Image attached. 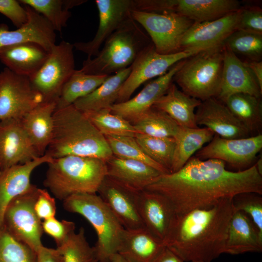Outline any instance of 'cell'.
I'll use <instances>...</instances> for the list:
<instances>
[{
    "mask_svg": "<svg viewBox=\"0 0 262 262\" xmlns=\"http://www.w3.org/2000/svg\"><path fill=\"white\" fill-rule=\"evenodd\" d=\"M145 189L164 196L175 214L180 215L210 207L240 193L262 195V175L255 164L232 171L226 169L221 160H202L193 156L180 170L160 175Z\"/></svg>",
    "mask_w": 262,
    "mask_h": 262,
    "instance_id": "6da1fadb",
    "label": "cell"
},
{
    "mask_svg": "<svg viewBox=\"0 0 262 262\" xmlns=\"http://www.w3.org/2000/svg\"><path fill=\"white\" fill-rule=\"evenodd\" d=\"M234 212L229 197L207 208L175 214L164 245L184 262H211L224 253Z\"/></svg>",
    "mask_w": 262,
    "mask_h": 262,
    "instance_id": "7a4b0ae2",
    "label": "cell"
},
{
    "mask_svg": "<svg viewBox=\"0 0 262 262\" xmlns=\"http://www.w3.org/2000/svg\"><path fill=\"white\" fill-rule=\"evenodd\" d=\"M53 122L52 138L45 152L51 158L78 156L107 161L113 156L105 136L73 104L55 109Z\"/></svg>",
    "mask_w": 262,
    "mask_h": 262,
    "instance_id": "3957f363",
    "label": "cell"
},
{
    "mask_svg": "<svg viewBox=\"0 0 262 262\" xmlns=\"http://www.w3.org/2000/svg\"><path fill=\"white\" fill-rule=\"evenodd\" d=\"M44 185L64 200L78 194H95L107 176L106 161L97 158L67 156L47 164Z\"/></svg>",
    "mask_w": 262,
    "mask_h": 262,
    "instance_id": "277c9868",
    "label": "cell"
},
{
    "mask_svg": "<svg viewBox=\"0 0 262 262\" xmlns=\"http://www.w3.org/2000/svg\"><path fill=\"white\" fill-rule=\"evenodd\" d=\"M152 42L132 17L113 33L94 58H87L80 69L85 73L110 76L130 67Z\"/></svg>",
    "mask_w": 262,
    "mask_h": 262,
    "instance_id": "5b68a950",
    "label": "cell"
},
{
    "mask_svg": "<svg viewBox=\"0 0 262 262\" xmlns=\"http://www.w3.org/2000/svg\"><path fill=\"white\" fill-rule=\"evenodd\" d=\"M63 201L65 210L84 217L94 228L97 241L94 246L98 262H110L117 253L124 227L97 194L71 195Z\"/></svg>",
    "mask_w": 262,
    "mask_h": 262,
    "instance_id": "8992f818",
    "label": "cell"
},
{
    "mask_svg": "<svg viewBox=\"0 0 262 262\" xmlns=\"http://www.w3.org/2000/svg\"><path fill=\"white\" fill-rule=\"evenodd\" d=\"M224 50L223 45L185 59L173 81L186 94L201 101L217 98L221 83Z\"/></svg>",
    "mask_w": 262,
    "mask_h": 262,
    "instance_id": "52a82bcc",
    "label": "cell"
},
{
    "mask_svg": "<svg viewBox=\"0 0 262 262\" xmlns=\"http://www.w3.org/2000/svg\"><path fill=\"white\" fill-rule=\"evenodd\" d=\"M38 191V188L33 184L29 190L13 198L7 205L3 219V228L36 252L43 246L42 222L34 209Z\"/></svg>",
    "mask_w": 262,
    "mask_h": 262,
    "instance_id": "ba28073f",
    "label": "cell"
},
{
    "mask_svg": "<svg viewBox=\"0 0 262 262\" xmlns=\"http://www.w3.org/2000/svg\"><path fill=\"white\" fill-rule=\"evenodd\" d=\"M74 46L63 41L56 44L39 70L29 77L43 101H56L62 88L76 70Z\"/></svg>",
    "mask_w": 262,
    "mask_h": 262,
    "instance_id": "9c48e42d",
    "label": "cell"
},
{
    "mask_svg": "<svg viewBox=\"0 0 262 262\" xmlns=\"http://www.w3.org/2000/svg\"><path fill=\"white\" fill-rule=\"evenodd\" d=\"M131 14L132 18L146 31L156 52L164 55L180 52L181 38L194 23L175 13L132 10Z\"/></svg>",
    "mask_w": 262,
    "mask_h": 262,
    "instance_id": "30bf717a",
    "label": "cell"
},
{
    "mask_svg": "<svg viewBox=\"0 0 262 262\" xmlns=\"http://www.w3.org/2000/svg\"><path fill=\"white\" fill-rule=\"evenodd\" d=\"M262 149V134L242 138H224L214 134L195 156L202 160H219L242 171L255 164Z\"/></svg>",
    "mask_w": 262,
    "mask_h": 262,
    "instance_id": "8fae6325",
    "label": "cell"
},
{
    "mask_svg": "<svg viewBox=\"0 0 262 262\" xmlns=\"http://www.w3.org/2000/svg\"><path fill=\"white\" fill-rule=\"evenodd\" d=\"M43 101L29 77L16 74L6 67L0 72V121L21 119Z\"/></svg>",
    "mask_w": 262,
    "mask_h": 262,
    "instance_id": "7c38bea8",
    "label": "cell"
},
{
    "mask_svg": "<svg viewBox=\"0 0 262 262\" xmlns=\"http://www.w3.org/2000/svg\"><path fill=\"white\" fill-rule=\"evenodd\" d=\"M195 54L180 51L171 54H161L156 52L153 43H151L130 66V73L121 87L115 103L129 100L141 84L164 75L174 64Z\"/></svg>",
    "mask_w": 262,
    "mask_h": 262,
    "instance_id": "4fadbf2b",
    "label": "cell"
},
{
    "mask_svg": "<svg viewBox=\"0 0 262 262\" xmlns=\"http://www.w3.org/2000/svg\"><path fill=\"white\" fill-rule=\"evenodd\" d=\"M241 9L214 20L194 22L181 38L180 51L196 53L224 45L237 30Z\"/></svg>",
    "mask_w": 262,
    "mask_h": 262,
    "instance_id": "5bb4252c",
    "label": "cell"
},
{
    "mask_svg": "<svg viewBox=\"0 0 262 262\" xmlns=\"http://www.w3.org/2000/svg\"><path fill=\"white\" fill-rule=\"evenodd\" d=\"M99 24L94 38L87 42H77L73 44L76 49L88 56H96L100 48L106 40L128 20L131 18L134 10L133 0H96Z\"/></svg>",
    "mask_w": 262,
    "mask_h": 262,
    "instance_id": "9a60e30c",
    "label": "cell"
},
{
    "mask_svg": "<svg viewBox=\"0 0 262 262\" xmlns=\"http://www.w3.org/2000/svg\"><path fill=\"white\" fill-rule=\"evenodd\" d=\"M40 156L24 130L20 119L0 121L1 170L30 162Z\"/></svg>",
    "mask_w": 262,
    "mask_h": 262,
    "instance_id": "2e32d148",
    "label": "cell"
},
{
    "mask_svg": "<svg viewBox=\"0 0 262 262\" xmlns=\"http://www.w3.org/2000/svg\"><path fill=\"white\" fill-rule=\"evenodd\" d=\"M97 193L125 229L144 228L137 206L138 192L106 176Z\"/></svg>",
    "mask_w": 262,
    "mask_h": 262,
    "instance_id": "e0dca14e",
    "label": "cell"
},
{
    "mask_svg": "<svg viewBox=\"0 0 262 262\" xmlns=\"http://www.w3.org/2000/svg\"><path fill=\"white\" fill-rule=\"evenodd\" d=\"M195 118L197 126H203L222 138H242L251 136L226 105L216 98L202 101L196 110Z\"/></svg>",
    "mask_w": 262,
    "mask_h": 262,
    "instance_id": "ac0fdd59",
    "label": "cell"
},
{
    "mask_svg": "<svg viewBox=\"0 0 262 262\" xmlns=\"http://www.w3.org/2000/svg\"><path fill=\"white\" fill-rule=\"evenodd\" d=\"M184 60L176 63L165 74L151 81L132 98L115 103L111 108V113L133 123L166 93L173 82L175 74L182 66Z\"/></svg>",
    "mask_w": 262,
    "mask_h": 262,
    "instance_id": "d6986e66",
    "label": "cell"
},
{
    "mask_svg": "<svg viewBox=\"0 0 262 262\" xmlns=\"http://www.w3.org/2000/svg\"><path fill=\"white\" fill-rule=\"evenodd\" d=\"M27 22L20 28L11 31L5 24H0V49L25 42H33L50 52L56 45L55 31L41 15L29 6Z\"/></svg>",
    "mask_w": 262,
    "mask_h": 262,
    "instance_id": "ffe728a7",
    "label": "cell"
},
{
    "mask_svg": "<svg viewBox=\"0 0 262 262\" xmlns=\"http://www.w3.org/2000/svg\"><path fill=\"white\" fill-rule=\"evenodd\" d=\"M137 206L144 228L164 243L175 215L170 202L163 195L145 189L138 192Z\"/></svg>",
    "mask_w": 262,
    "mask_h": 262,
    "instance_id": "44dd1931",
    "label": "cell"
},
{
    "mask_svg": "<svg viewBox=\"0 0 262 262\" xmlns=\"http://www.w3.org/2000/svg\"><path fill=\"white\" fill-rule=\"evenodd\" d=\"M237 93L261 98L262 90L244 62L224 46L221 83L216 98L224 103L230 96Z\"/></svg>",
    "mask_w": 262,
    "mask_h": 262,
    "instance_id": "7402d4cb",
    "label": "cell"
},
{
    "mask_svg": "<svg viewBox=\"0 0 262 262\" xmlns=\"http://www.w3.org/2000/svg\"><path fill=\"white\" fill-rule=\"evenodd\" d=\"M52 158L45 154L30 162L15 165L0 172V229L3 228L5 210L10 202L32 186L31 176L38 166L49 163Z\"/></svg>",
    "mask_w": 262,
    "mask_h": 262,
    "instance_id": "603a6c76",
    "label": "cell"
},
{
    "mask_svg": "<svg viewBox=\"0 0 262 262\" xmlns=\"http://www.w3.org/2000/svg\"><path fill=\"white\" fill-rule=\"evenodd\" d=\"M107 176L135 192L145 190L160 175L159 171L141 162L113 155L106 161Z\"/></svg>",
    "mask_w": 262,
    "mask_h": 262,
    "instance_id": "cb8c5ba5",
    "label": "cell"
},
{
    "mask_svg": "<svg viewBox=\"0 0 262 262\" xmlns=\"http://www.w3.org/2000/svg\"><path fill=\"white\" fill-rule=\"evenodd\" d=\"M49 52L40 45L25 42L0 49V61L15 73L30 77L47 59Z\"/></svg>",
    "mask_w": 262,
    "mask_h": 262,
    "instance_id": "d4e9b609",
    "label": "cell"
},
{
    "mask_svg": "<svg viewBox=\"0 0 262 262\" xmlns=\"http://www.w3.org/2000/svg\"><path fill=\"white\" fill-rule=\"evenodd\" d=\"M262 251V236L247 215L234 210L229 225L224 253L238 255Z\"/></svg>",
    "mask_w": 262,
    "mask_h": 262,
    "instance_id": "484cf974",
    "label": "cell"
},
{
    "mask_svg": "<svg viewBox=\"0 0 262 262\" xmlns=\"http://www.w3.org/2000/svg\"><path fill=\"white\" fill-rule=\"evenodd\" d=\"M165 246L145 228L124 229L117 253L129 262H152Z\"/></svg>",
    "mask_w": 262,
    "mask_h": 262,
    "instance_id": "4316f807",
    "label": "cell"
},
{
    "mask_svg": "<svg viewBox=\"0 0 262 262\" xmlns=\"http://www.w3.org/2000/svg\"><path fill=\"white\" fill-rule=\"evenodd\" d=\"M56 106L55 101H43L20 119L24 130L40 156L45 154L52 138Z\"/></svg>",
    "mask_w": 262,
    "mask_h": 262,
    "instance_id": "83f0119b",
    "label": "cell"
},
{
    "mask_svg": "<svg viewBox=\"0 0 262 262\" xmlns=\"http://www.w3.org/2000/svg\"><path fill=\"white\" fill-rule=\"evenodd\" d=\"M242 8L237 0H172V12L194 22L220 18Z\"/></svg>",
    "mask_w": 262,
    "mask_h": 262,
    "instance_id": "f1b7e54d",
    "label": "cell"
},
{
    "mask_svg": "<svg viewBox=\"0 0 262 262\" xmlns=\"http://www.w3.org/2000/svg\"><path fill=\"white\" fill-rule=\"evenodd\" d=\"M201 102L179 90L172 82L152 107L166 113L179 126L196 128L198 127L196 122L195 111Z\"/></svg>",
    "mask_w": 262,
    "mask_h": 262,
    "instance_id": "f546056e",
    "label": "cell"
},
{
    "mask_svg": "<svg viewBox=\"0 0 262 262\" xmlns=\"http://www.w3.org/2000/svg\"><path fill=\"white\" fill-rule=\"evenodd\" d=\"M131 70L130 66L109 76L95 90L78 99L73 105L82 112L111 109L116 103L119 91Z\"/></svg>",
    "mask_w": 262,
    "mask_h": 262,
    "instance_id": "4dcf8cb0",
    "label": "cell"
},
{
    "mask_svg": "<svg viewBox=\"0 0 262 262\" xmlns=\"http://www.w3.org/2000/svg\"><path fill=\"white\" fill-rule=\"evenodd\" d=\"M214 135L209 129L179 126L173 137L175 149L170 173L182 168L193 155L210 142Z\"/></svg>",
    "mask_w": 262,
    "mask_h": 262,
    "instance_id": "1f68e13d",
    "label": "cell"
},
{
    "mask_svg": "<svg viewBox=\"0 0 262 262\" xmlns=\"http://www.w3.org/2000/svg\"><path fill=\"white\" fill-rule=\"evenodd\" d=\"M224 103L251 136L262 134L261 98L237 93L230 96Z\"/></svg>",
    "mask_w": 262,
    "mask_h": 262,
    "instance_id": "d6a6232c",
    "label": "cell"
},
{
    "mask_svg": "<svg viewBox=\"0 0 262 262\" xmlns=\"http://www.w3.org/2000/svg\"><path fill=\"white\" fill-rule=\"evenodd\" d=\"M109 76L88 74L76 69L63 86L56 101V109L72 105L92 92Z\"/></svg>",
    "mask_w": 262,
    "mask_h": 262,
    "instance_id": "836d02e7",
    "label": "cell"
},
{
    "mask_svg": "<svg viewBox=\"0 0 262 262\" xmlns=\"http://www.w3.org/2000/svg\"><path fill=\"white\" fill-rule=\"evenodd\" d=\"M43 16L55 31L61 32L71 16L69 10L87 1L84 0H19Z\"/></svg>",
    "mask_w": 262,
    "mask_h": 262,
    "instance_id": "e575fe53",
    "label": "cell"
},
{
    "mask_svg": "<svg viewBox=\"0 0 262 262\" xmlns=\"http://www.w3.org/2000/svg\"><path fill=\"white\" fill-rule=\"evenodd\" d=\"M131 124L137 133L158 137H174L179 127L168 115L153 107Z\"/></svg>",
    "mask_w": 262,
    "mask_h": 262,
    "instance_id": "d590c367",
    "label": "cell"
},
{
    "mask_svg": "<svg viewBox=\"0 0 262 262\" xmlns=\"http://www.w3.org/2000/svg\"><path fill=\"white\" fill-rule=\"evenodd\" d=\"M104 136L135 137L137 131L133 125L120 116L111 113V109L83 112Z\"/></svg>",
    "mask_w": 262,
    "mask_h": 262,
    "instance_id": "8d00e7d4",
    "label": "cell"
},
{
    "mask_svg": "<svg viewBox=\"0 0 262 262\" xmlns=\"http://www.w3.org/2000/svg\"><path fill=\"white\" fill-rule=\"evenodd\" d=\"M134 137L150 159L170 173L175 146L173 137H153L139 133Z\"/></svg>",
    "mask_w": 262,
    "mask_h": 262,
    "instance_id": "74e56055",
    "label": "cell"
},
{
    "mask_svg": "<svg viewBox=\"0 0 262 262\" xmlns=\"http://www.w3.org/2000/svg\"><path fill=\"white\" fill-rule=\"evenodd\" d=\"M105 137L114 156L141 162L156 169L162 174L169 173L144 152L135 137L117 136H106Z\"/></svg>",
    "mask_w": 262,
    "mask_h": 262,
    "instance_id": "f35d334b",
    "label": "cell"
},
{
    "mask_svg": "<svg viewBox=\"0 0 262 262\" xmlns=\"http://www.w3.org/2000/svg\"><path fill=\"white\" fill-rule=\"evenodd\" d=\"M224 45L236 55L246 58V61H262V34L236 30L231 33Z\"/></svg>",
    "mask_w": 262,
    "mask_h": 262,
    "instance_id": "ab89813d",
    "label": "cell"
},
{
    "mask_svg": "<svg viewBox=\"0 0 262 262\" xmlns=\"http://www.w3.org/2000/svg\"><path fill=\"white\" fill-rule=\"evenodd\" d=\"M57 248L63 255L64 262H98L95 248L87 242L83 228L78 232L72 233Z\"/></svg>",
    "mask_w": 262,
    "mask_h": 262,
    "instance_id": "60d3db41",
    "label": "cell"
},
{
    "mask_svg": "<svg viewBox=\"0 0 262 262\" xmlns=\"http://www.w3.org/2000/svg\"><path fill=\"white\" fill-rule=\"evenodd\" d=\"M0 262H37L36 252L0 229Z\"/></svg>",
    "mask_w": 262,
    "mask_h": 262,
    "instance_id": "b9f144b4",
    "label": "cell"
},
{
    "mask_svg": "<svg viewBox=\"0 0 262 262\" xmlns=\"http://www.w3.org/2000/svg\"><path fill=\"white\" fill-rule=\"evenodd\" d=\"M253 192H246L232 198L234 210L245 213L251 220L262 236V197Z\"/></svg>",
    "mask_w": 262,
    "mask_h": 262,
    "instance_id": "7bdbcfd3",
    "label": "cell"
},
{
    "mask_svg": "<svg viewBox=\"0 0 262 262\" xmlns=\"http://www.w3.org/2000/svg\"><path fill=\"white\" fill-rule=\"evenodd\" d=\"M43 232L53 238L57 247L62 245L75 229V223L70 221L57 219L55 217L43 220Z\"/></svg>",
    "mask_w": 262,
    "mask_h": 262,
    "instance_id": "ee69618b",
    "label": "cell"
},
{
    "mask_svg": "<svg viewBox=\"0 0 262 262\" xmlns=\"http://www.w3.org/2000/svg\"><path fill=\"white\" fill-rule=\"evenodd\" d=\"M237 30L262 34V10L259 7L241 8Z\"/></svg>",
    "mask_w": 262,
    "mask_h": 262,
    "instance_id": "f6af8a7d",
    "label": "cell"
},
{
    "mask_svg": "<svg viewBox=\"0 0 262 262\" xmlns=\"http://www.w3.org/2000/svg\"><path fill=\"white\" fill-rule=\"evenodd\" d=\"M22 5L19 0H0V13L9 18L16 28L23 26L28 20L27 10Z\"/></svg>",
    "mask_w": 262,
    "mask_h": 262,
    "instance_id": "bcb514c9",
    "label": "cell"
},
{
    "mask_svg": "<svg viewBox=\"0 0 262 262\" xmlns=\"http://www.w3.org/2000/svg\"><path fill=\"white\" fill-rule=\"evenodd\" d=\"M34 209L40 220L55 217L57 210L55 198L46 189L38 188Z\"/></svg>",
    "mask_w": 262,
    "mask_h": 262,
    "instance_id": "7dc6e473",
    "label": "cell"
},
{
    "mask_svg": "<svg viewBox=\"0 0 262 262\" xmlns=\"http://www.w3.org/2000/svg\"><path fill=\"white\" fill-rule=\"evenodd\" d=\"M37 262H64L63 255L56 248L43 246L36 252Z\"/></svg>",
    "mask_w": 262,
    "mask_h": 262,
    "instance_id": "c3c4849f",
    "label": "cell"
},
{
    "mask_svg": "<svg viewBox=\"0 0 262 262\" xmlns=\"http://www.w3.org/2000/svg\"><path fill=\"white\" fill-rule=\"evenodd\" d=\"M152 262H184L168 247L165 246Z\"/></svg>",
    "mask_w": 262,
    "mask_h": 262,
    "instance_id": "681fc988",
    "label": "cell"
},
{
    "mask_svg": "<svg viewBox=\"0 0 262 262\" xmlns=\"http://www.w3.org/2000/svg\"><path fill=\"white\" fill-rule=\"evenodd\" d=\"M244 62L251 71L262 90V61L246 60Z\"/></svg>",
    "mask_w": 262,
    "mask_h": 262,
    "instance_id": "f907efd6",
    "label": "cell"
},
{
    "mask_svg": "<svg viewBox=\"0 0 262 262\" xmlns=\"http://www.w3.org/2000/svg\"><path fill=\"white\" fill-rule=\"evenodd\" d=\"M110 262H129L118 253L114 254L110 259Z\"/></svg>",
    "mask_w": 262,
    "mask_h": 262,
    "instance_id": "816d5d0a",
    "label": "cell"
},
{
    "mask_svg": "<svg viewBox=\"0 0 262 262\" xmlns=\"http://www.w3.org/2000/svg\"><path fill=\"white\" fill-rule=\"evenodd\" d=\"M257 169L258 171L262 175V153L260 154L256 160V161L254 164Z\"/></svg>",
    "mask_w": 262,
    "mask_h": 262,
    "instance_id": "f5cc1de1",
    "label": "cell"
},
{
    "mask_svg": "<svg viewBox=\"0 0 262 262\" xmlns=\"http://www.w3.org/2000/svg\"><path fill=\"white\" fill-rule=\"evenodd\" d=\"M204 262L202 261H194V262Z\"/></svg>",
    "mask_w": 262,
    "mask_h": 262,
    "instance_id": "db71d44e",
    "label": "cell"
},
{
    "mask_svg": "<svg viewBox=\"0 0 262 262\" xmlns=\"http://www.w3.org/2000/svg\"><path fill=\"white\" fill-rule=\"evenodd\" d=\"M1 171V167H0V172Z\"/></svg>",
    "mask_w": 262,
    "mask_h": 262,
    "instance_id": "11a10c76",
    "label": "cell"
}]
</instances>
